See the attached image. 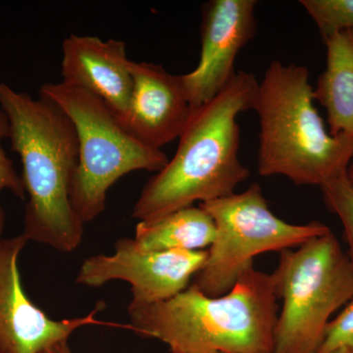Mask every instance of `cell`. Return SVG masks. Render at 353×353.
<instances>
[{
    "label": "cell",
    "mask_w": 353,
    "mask_h": 353,
    "mask_svg": "<svg viewBox=\"0 0 353 353\" xmlns=\"http://www.w3.org/2000/svg\"><path fill=\"white\" fill-rule=\"evenodd\" d=\"M259 83L255 76L236 72L226 88L194 109L181 134L175 155L145 183L132 208V218L148 222L194 202H208L234 194L250 176L239 157L240 113L254 105Z\"/></svg>",
    "instance_id": "6da1fadb"
},
{
    "label": "cell",
    "mask_w": 353,
    "mask_h": 353,
    "mask_svg": "<svg viewBox=\"0 0 353 353\" xmlns=\"http://www.w3.org/2000/svg\"><path fill=\"white\" fill-rule=\"evenodd\" d=\"M0 109L8 118L11 150L22 162L28 196L22 234L58 252H74L82 243L85 226L70 199L79 162L74 125L53 102L32 99L3 82Z\"/></svg>",
    "instance_id": "7a4b0ae2"
},
{
    "label": "cell",
    "mask_w": 353,
    "mask_h": 353,
    "mask_svg": "<svg viewBox=\"0 0 353 353\" xmlns=\"http://www.w3.org/2000/svg\"><path fill=\"white\" fill-rule=\"evenodd\" d=\"M272 274L253 267L222 296L194 285L167 301L130 303L131 330L171 353H273L279 315Z\"/></svg>",
    "instance_id": "3957f363"
},
{
    "label": "cell",
    "mask_w": 353,
    "mask_h": 353,
    "mask_svg": "<svg viewBox=\"0 0 353 353\" xmlns=\"http://www.w3.org/2000/svg\"><path fill=\"white\" fill-rule=\"evenodd\" d=\"M307 67L274 60L259 83L257 170L284 176L296 185H318L345 173L353 139L333 136L314 105Z\"/></svg>",
    "instance_id": "277c9868"
},
{
    "label": "cell",
    "mask_w": 353,
    "mask_h": 353,
    "mask_svg": "<svg viewBox=\"0 0 353 353\" xmlns=\"http://www.w3.org/2000/svg\"><path fill=\"white\" fill-rule=\"evenodd\" d=\"M39 94L61 109L75 128L79 162L70 199L83 224L103 212L108 190L123 176L141 170L157 173L168 163L162 150L134 138L108 105L87 90L46 83Z\"/></svg>",
    "instance_id": "5b68a950"
},
{
    "label": "cell",
    "mask_w": 353,
    "mask_h": 353,
    "mask_svg": "<svg viewBox=\"0 0 353 353\" xmlns=\"http://www.w3.org/2000/svg\"><path fill=\"white\" fill-rule=\"evenodd\" d=\"M283 299L273 353H317L332 315L353 299V264L331 232L281 252L272 273Z\"/></svg>",
    "instance_id": "8992f818"
},
{
    "label": "cell",
    "mask_w": 353,
    "mask_h": 353,
    "mask_svg": "<svg viewBox=\"0 0 353 353\" xmlns=\"http://www.w3.org/2000/svg\"><path fill=\"white\" fill-rule=\"evenodd\" d=\"M212 217L216 238L192 285L208 296L228 294L253 268L257 255L284 252L331 232L318 221L290 224L272 212L259 183L240 194L199 203Z\"/></svg>",
    "instance_id": "52a82bcc"
},
{
    "label": "cell",
    "mask_w": 353,
    "mask_h": 353,
    "mask_svg": "<svg viewBox=\"0 0 353 353\" xmlns=\"http://www.w3.org/2000/svg\"><path fill=\"white\" fill-rule=\"evenodd\" d=\"M208 256V250L148 252L134 239H120L113 254L85 259L76 281L90 288L124 281L131 285L132 303H159L188 289Z\"/></svg>",
    "instance_id": "ba28073f"
},
{
    "label": "cell",
    "mask_w": 353,
    "mask_h": 353,
    "mask_svg": "<svg viewBox=\"0 0 353 353\" xmlns=\"http://www.w3.org/2000/svg\"><path fill=\"white\" fill-rule=\"evenodd\" d=\"M24 234L0 239V353H41L68 341L77 330L88 325H109L97 319L105 307L99 303L83 317L54 320L48 317L25 292L18 259L28 243Z\"/></svg>",
    "instance_id": "9c48e42d"
},
{
    "label": "cell",
    "mask_w": 353,
    "mask_h": 353,
    "mask_svg": "<svg viewBox=\"0 0 353 353\" xmlns=\"http://www.w3.org/2000/svg\"><path fill=\"white\" fill-rule=\"evenodd\" d=\"M255 0H211L202 7L201 50L196 68L180 75L194 109L219 94L236 75L239 52L256 32Z\"/></svg>",
    "instance_id": "30bf717a"
},
{
    "label": "cell",
    "mask_w": 353,
    "mask_h": 353,
    "mask_svg": "<svg viewBox=\"0 0 353 353\" xmlns=\"http://www.w3.org/2000/svg\"><path fill=\"white\" fill-rule=\"evenodd\" d=\"M134 87L123 126L141 143L161 150L180 138L194 109L181 83L160 65L132 61Z\"/></svg>",
    "instance_id": "8fae6325"
},
{
    "label": "cell",
    "mask_w": 353,
    "mask_h": 353,
    "mask_svg": "<svg viewBox=\"0 0 353 353\" xmlns=\"http://www.w3.org/2000/svg\"><path fill=\"white\" fill-rule=\"evenodd\" d=\"M131 63L124 41L70 34L62 43L61 82L94 94L122 120L134 87Z\"/></svg>",
    "instance_id": "7c38bea8"
},
{
    "label": "cell",
    "mask_w": 353,
    "mask_h": 353,
    "mask_svg": "<svg viewBox=\"0 0 353 353\" xmlns=\"http://www.w3.org/2000/svg\"><path fill=\"white\" fill-rule=\"evenodd\" d=\"M326 69L313 88L314 101L326 109L330 134L353 139V31L325 37Z\"/></svg>",
    "instance_id": "4fadbf2b"
},
{
    "label": "cell",
    "mask_w": 353,
    "mask_h": 353,
    "mask_svg": "<svg viewBox=\"0 0 353 353\" xmlns=\"http://www.w3.org/2000/svg\"><path fill=\"white\" fill-rule=\"evenodd\" d=\"M216 226L201 206H190L157 220L139 222L134 240L148 252H196L212 245Z\"/></svg>",
    "instance_id": "5bb4252c"
},
{
    "label": "cell",
    "mask_w": 353,
    "mask_h": 353,
    "mask_svg": "<svg viewBox=\"0 0 353 353\" xmlns=\"http://www.w3.org/2000/svg\"><path fill=\"white\" fill-rule=\"evenodd\" d=\"M299 3L323 38L345 30L353 31V0H301Z\"/></svg>",
    "instance_id": "9a60e30c"
},
{
    "label": "cell",
    "mask_w": 353,
    "mask_h": 353,
    "mask_svg": "<svg viewBox=\"0 0 353 353\" xmlns=\"http://www.w3.org/2000/svg\"><path fill=\"white\" fill-rule=\"evenodd\" d=\"M320 189L327 208L343 224L347 255L353 264V185L347 180V172L327 181Z\"/></svg>",
    "instance_id": "2e32d148"
},
{
    "label": "cell",
    "mask_w": 353,
    "mask_h": 353,
    "mask_svg": "<svg viewBox=\"0 0 353 353\" xmlns=\"http://www.w3.org/2000/svg\"><path fill=\"white\" fill-rule=\"evenodd\" d=\"M353 353V299L331 320L317 353Z\"/></svg>",
    "instance_id": "e0dca14e"
},
{
    "label": "cell",
    "mask_w": 353,
    "mask_h": 353,
    "mask_svg": "<svg viewBox=\"0 0 353 353\" xmlns=\"http://www.w3.org/2000/svg\"><path fill=\"white\" fill-rule=\"evenodd\" d=\"M9 138V121L6 114L0 109V194L2 190H8L19 199H26V192L22 176L18 175L12 160L7 157L2 148V141ZM4 225H6V213L0 204V239L2 238Z\"/></svg>",
    "instance_id": "ac0fdd59"
},
{
    "label": "cell",
    "mask_w": 353,
    "mask_h": 353,
    "mask_svg": "<svg viewBox=\"0 0 353 353\" xmlns=\"http://www.w3.org/2000/svg\"><path fill=\"white\" fill-rule=\"evenodd\" d=\"M41 353H73V352L69 347L68 341H61L43 350Z\"/></svg>",
    "instance_id": "d6986e66"
},
{
    "label": "cell",
    "mask_w": 353,
    "mask_h": 353,
    "mask_svg": "<svg viewBox=\"0 0 353 353\" xmlns=\"http://www.w3.org/2000/svg\"><path fill=\"white\" fill-rule=\"evenodd\" d=\"M347 178L353 185V157L347 168Z\"/></svg>",
    "instance_id": "ffe728a7"
},
{
    "label": "cell",
    "mask_w": 353,
    "mask_h": 353,
    "mask_svg": "<svg viewBox=\"0 0 353 353\" xmlns=\"http://www.w3.org/2000/svg\"><path fill=\"white\" fill-rule=\"evenodd\" d=\"M334 353H341V352H334Z\"/></svg>",
    "instance_id": "44dd1931"
},
{
    "label": "cell",
    "mask_w": 353,
    "mask_h": 353,
    "mask_svg": "<svg viewBox=\"0 0 353 353\" xmlns=\"http://www.w3.org/2000/svg\"><path fill=\"white\" fill-rule=\"evenodd\" d=\"M218 353H221V352H218Z\"/></svg>",
    "instance_id": "7402d4cb"
}]
</instances>
